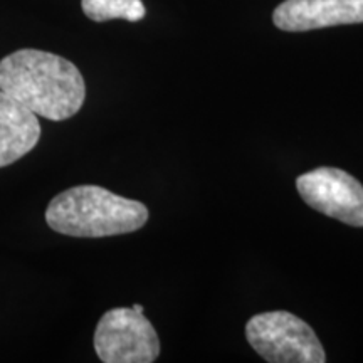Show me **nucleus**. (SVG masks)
I'll use <instances>...</instances> for the list:
<instances>
[{"label": "nucleus", "instance_id": "f257e3e1", "mask_svg": "<svg viewBox=\"0 0 363 363\" xmlns=\"http://www.w3.org/2000/svg\"><path fill=\"white\" fill-rule=\"evenodd\" d=\"M0 91L52 121L74 116L86 98L78 67L57 54L39 49H19L0 61Z\"/></svg>", "mask_w": 363, "mask_h": 363}, {"label": "nucleus", "instance_id": "f03ea898", "mask_svg": "<svg viewBox=\"0 0 363 363\" xmlns=\"http://www.w3.org/2000/svg\"><path fill=\"white\" fill-rule=\"evenodd\" d=\"M45 222L71 238H108L142 229L148 222V208L98 185H78L49 202Z\"/></svg>", "mask_w": 363, "mask_h": 363}, {"label": "nucleus", "instance_id": "7ed1b4c3", "mask_svg": "<svg viewBox=\"0 0 363 363\" xmlns=\"http://www.w3.org/2000/svg\"><path fill=\"white\" fill-rule=\"evenodd\" d=\"M251 347L269 363H325L323 345L306 321L288 311L252 316L246 325Z\"/></svg>", "mask_w": 363, "mask_h": 363}, {"label": "nucleus", "instance_id": "20e7f679", "mask_svg": "<svg viewBox=\"0 0 363 363\" xmlns=\"http://www.w3.org/2000/svg\"><path fill=\"white\" fill-rule=\"evenodd\" d=\"M94 350L104 363H152L160 355V340L143 313L113 308L94 330Z\"/></svg>", "mask_w": 363, "mask_h": 363}, {"label": "nucleus", "instance_id": "39448f33", "mask_svg": "<svg viewBox=\"0 0 363 363\" xmlns=\"http://www.w3.org/2000/svg\"><path fill=\"white\" fill-rule=\"evenodd\" d=\"M308 206L347 225L363 227V185L342 169L320 167L296 179Z\"/></svg>", "mask_w": 363, "mask_h": 363}, {"label": "nucleus", "instance_id": "423d86ee", "mask_svg": "<svg viewBox=\"0 0 363 363\" xmlns=\"http://www.w3.org/2000/svg\"><path fill=\"white\" fill-rule=\"evenodd\" d=\"M272 22L286 33L362 24L363 0H284L272 13Z\"/></svg>", "mask_w": 363, "mask_h": 363}, {"label": "nucleus", "instance_id": "0eeeda50", "mask_svg": "<svg viewBox=\"0 0 363 363\" xmlns=\"http://www.w3.org/2000/svg\"><path fill=\"white\" fill-rule=\"evenodd\" d=\"M39 138L38 115L0 91V169L27 155Z\"/></svg>", "mask_w": 363, "mask_h": 363}, {"label": "nucleus", "instance_id": "6e6552de", "mask_svg": "<svg viewBox=\"0 0 363 363\" xmlns=\"http://www.w3.org/2000/svg\"><path fill=\"white\" fill-rule=\"evenodd\" d=\"M86 17L94 22L125 19L130 22L142 21L145 6L142 0H81Z\"/></svg>", "mask_w": 363, "mask_h": 363}, {"label": "nucleus", "instance_id": "1a4fd4ad", "mask_svg": "<svg viewBox=\"0 0 363 363\" xmlns=\"http://www.w3.org/2000/svg\"><path fill=\"white\" fill-rule=\"evenodd\" d=\"M131 308H133L135 311H138V313H143V306H142V305H138V303H136V305H133V306H131Z\"/></svg>", "mask_w": 363, "mask_h": 363}]
</instances>
